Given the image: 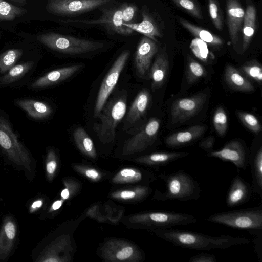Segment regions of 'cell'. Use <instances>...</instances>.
Here are the masks:
<instances>
[{"instance_id": "2e32d148", "label": "cell", "mask_w": 262, "mask_h": 262, "mask_svg": "<svg viewBox=\"0 0 262 262\" xmlns=\"http://www.w3.org/2000/svg\"><path fill=\"white\" fill-rule=\"evenodd\" d=\"M17 225L11 216H7L0 229V260L6 259L12 251L17 235Z\"/></svg>"}, {"instance_id": "603a6c76", "label": "cell", "mask_w": 262, "mask_h": 262, "mask_svg": "<svg viewBox=\"0 0 262 262\" xmlns=\"http://www.w3.org/2000/svg\"><path fill=\"white\" fill-rule=\"evenodd\" d=\"M250 156V155H249ZM253 191L262 198V146H259L248 156Z\"/></svg>"}, {"instance_id": "d4e9b609", "label": "cell", "mask_w": 262, "mask_h": 262, "mask_svg": "<svg viewBox=\"0 0 262 262\" xmlns=\"http://www.w3.org/2000/svg\"><path fill=\"white\" fill-rule=\"evenodd\" d=\"M256 11L255 6L248 4L245 12L243 23V50L246 51L251 41L256 29Z\"/></svg>"}, {"instance_id": "836d02e7", "label": "cell", "mask_w": 262, "mask_h": 262, "mask_svg": "<svg viewBox=\"0 0 262 262\" xmlns=\"http://www.w3.org/2000/svg\"><path fill=\"white\" fill-rule=\"evenodd\" d=\"M213 124L216 132L220 136H223L225 134L228 127V118L223 107H219L215 111Z\"/></svg>"}, {"instance_id": "7bdbcfd3", "label": "cell", "mask_w": 262, "mask_h": 262, "mask_svg": "<svg viewBox=\"0 0 262 262\" xmlns=\"http://www.w3.org/2000/svg\"><path fill=\"white\" fill-rule=\"evenodd\" d=\"M215 142V139L214 137L209 136L200 142L199 146L201 149L206 150L209 154L212 151V149Z\"/></svg>"}, {"instance_id": "f35d334b", "label": "cell", "mask_w": 262, "mask_h": 262, "mask_svg": "<svg viewBox=\"0 0 262 262\" xmlns=\"http://www.w3.org/2000/svg\"><path fill=\"white\" fill-rule=\"evenodd\" d=\"M118 176L121 178V181L125 182H136L142 178L141 172L129 168L122 169Z\"/></svg>"}, {"instance_id": "7a4b0ae2", "label": "cell", "mask_w": 262, "mask_h": 262, "mask_svg": "<svg viewBox=\"0 0 262 262\" xmlns=\"http://www.w3.org/2000/svg\"><path fill=\"white\" fill-rule=\"evenodd\" d=\"M160 177L165 183L166 191L162 192L156 190V200L186 202L200 198L202 189L199 183L184 170L180 169L170 174L161 173Z\"/></svg>"}, {"instance_id": "ee69618b", "label": "cell", "mask_w": 262, "mask_h": 262, "mask_svg": "<svg viewBox=\"0 0 262 262\" xmlns=\"http://www.w3.org/2000/svg\"><path fill=\"white\" fill-rule=\"evenodd\" d=\"M133 253V249L132 247L127 246L123 248L119 251L116 255V258L120 260H124L129 258Z\"/></svg>"}, {"instance_id": "bcb514c9", "label": "cell", "mask_w": 262, "mask_h": 262, "mask_svg": "<svg viewBox=\"0 0 262 262\" xmlns=\"http://www.w3.org/2000/svg\"><path fill=\"white\" fill-rule=\"evenodd\" d=\"M86 176L92 179H96L98 176L99 173L94 169H90L85 171Z\"/></svg>"}, {"instance_id": "3957f363", "label": "cell", "mask_w": 262, "mask_h": 262, "mask_svg": "<svg viewBox=\"0 0 262 262\" xmlns=\"http://www.w3.org/2000/svg\"><path fill=\"white\" fill-rule=\"evenodd\" d=\"M127 92H118L106 103L96 118L93 129L100 140L103 142L113 141L117 127L125 116L127 107Z\"/></svg>"}, {"instance_id": "44dd1931", "label": "cell", "mask_w": 262, "mask_h": 262, "mask_svg": "<svg viewBox=\"0 0 262 262\" xmlns=\"http://www.w3.org/2000/svg\"><path fill=\"white\" fill-rule=\"evenodd\" d=\"M150 101V94L146 89L141 91L135 98L128 113L126 124L127 127L133 126L138 122L145 114Z\"/></svg>"}, {"instance_id": "4316f807", "label": "cell", "mask_w": 262, "mask_h": 262, "mask_svg": "<svg viewBox=\"0 0 262 262\" xmlns=\"http://www.w3.org/2000/svg\"><path fill=\"white\" fill-rule=\"evenodd\" d=\"M179 22L181 24L189 31L192 35L213 47L220 46L223 44L222 38L210 32L199 27L186 19L180 18Z\"/></svg>"}, {"instance_id": "6da1fadb", "label": "cell", "mask_w": 262, "mask_h": 262, "mask_svg": "<svg viewBox=\"0 0 262 262\" xmlns=\"http://www.w3.org/2000/svg\"><path fill=\"white\" fill-rule=\"evenodd\" d=\"M154 232L159 237L177 246L196 250L226 249L234 245L250 243L247 238L226 234L212 236L197 232L170 228L156 229Z\"/></svg>"}, {"instance_id": "4dcf8cb0", "label": "cell", "mask_w": 262, "mask_h": 262, "mask_svg": "<svg viewBox=\"0 0 262 262\" xmlns=\"http://www.w3.org/2000/svg\"><path fill=\"white\" fill-rule=\"evenodd\" d=\"M27 10L0 0V22L14 20L27 13Z\"/></svg>"}, {"instance_id": "60d3db41", "label": "cell", "mask_w": 262, "mask_h": 262, "mask_svg": "<svg viewBox=\"0 0 262 262\" xmlns=\"http://www.w3.org/2000/svg\"><path fill=\"white\" fill-rule=\"evenodd\" d=\"M189 262H216V258L214 255L208 253H202L195 255L191 257Z\"/></svg>"}, {"instance_id": "ab89813d", "label": "cell", "mask_w": 262, "mask_h": 262, "mask_svg": "<svg viewBox=\"0 0 262 262\" xmlns=\"http://www.w3.org/2000/svg\"><path fill=\"white\" fill-rule=\"evenodd\" d=\"M56 168L55 154L54 151L50 150L48 152L46 163V170L49 179H51L53 177Z\"/></svg>"}, {"instance_id": "52a82bcc", "label": "cell", "mask_w": 262, "mask_h": 262, "mask_svg": "<svg viewBox=\"0 0 262 262\" xmlns=\"http://www.w3.org/2000/svg\"><path fill=\"white\" fill-rule=\"evenodd\" d=\"M114 0H48L46 9L58 16H70L84 13L113 3Z\"/></svg>"}, {"instance_id": "7402d4cb", "label": "cell", "mask_w": 262, "mask_h": 262, "mask_svg": "<svg viewBox=\"0 0 262 262\" xmlns=\"http://www.w3.org/2000/svg\"><path fill=\"white\" fill-rule=\"evenodd\" d=\"M224 77L227 85L233 90L243 92L254 91V87L248 78L230 64L226 67Z\"/></svg>"}, {"instance_id": "484cf974", "label": "cell", "mask_w": 262, "mask_h": 262, "mask_svg": "<svg viewBox=\"0 0 262 262\" xmlns=\"http://www.w3.org/2000/svg\"><path fill=\"white\" fill-rule=\"evenodd\" d=\"M188 153L182 151H161L151 154L142 158L143 162L148 165L161 167L167 165L179 159L188 156Z\"/></svg>"}, {"instance_id": "83f0119b", "label": "cell", "mask_w": 262, "mask_h": 262, "mask_svg": "<svg viewBox=\"0 0 262 262\" xmlns=\"http://www.w3.org/2000/svg\"><path fill=\"white\" fill-rule=\"evenodd\" d=\"M34 62L28 61L14 65L0 78L2 85L10 84L24 76L33 67Z\"/></svg>"}, {"instance_id": "d590c367", "label": "cell", "mask_w": 262, "mask_h": 262, "mask_svg": "<svg viewBox=\"0 0 262 262\" xmlns=\"http://www.w3.org/2000/svg\"><path fill=\"white\" fill-rule=\"evenodd\" d=\"M177 6L180 7L195 18L202 19V13L198 4L194 0H171Z\"/></svg>"}, {"instance_id": "7dc6e473", "label": "cell", "mask_w": 262, "mask_h": 262, "mask_svg": "<svg viewBox=\"0 0 262 262\" xmlns=\"http://www.w3.org/2000/svg\"><path fill=\"white\" fill-rule=\"evenodd\" d=\"M42 205V201L41 200H37L34 202L31 207H30V212H32L35 211L36 208H39L41 207Z\"/></svg>"}, {"instance_id": "4fadbf2b", "label": "cell", "mask_w": 262, "mask_h": 262, "mask_svg": "<svg viewBox=\"0 0 262 262\" xmlns=\"http://www.w3.org/2000/svg\"><path fill=\"white\" fill-rule=\"evenodd\" d=\"M158 50V47L152 39L144 36L140 41L135 56L136 70L140 77H145L149 72L152 59Z\"/></svg>"}, {"instance_id": "f546056e", "label": "cell", "mask_w": 262, "mask_h": 262, "mask_svg": "<svg viewBox=\"0 0 262 262\" xmlns=\"http://www.w3.org/2000/svg\"><path fill=\"white\" fill-rule=\"evenodd\" d=\"M73 136L75 143L81 151L89 156L95 157L96 152L93 141L83 128H77Z\"/></svg>"}, {"instance_id": "5b68a950", "label": "cell", "mask_w": 262, "mask_h": 262, "mask_svg": "<svg viewBox=\"0 0 262 262\" xmlns=\"http://www.w3.org/2000/svg\"><path fill=\"white\" fill-rule=\"evenodd\" d=\"M37 39L53 50L72 55L89 53L101 49L104 46L101 42L53 32L40 35Z\"/></svg>"}, {"instance_id": "9a60e30c", "label": "cell", "mask_w": 262, "mask_h": 262, "mask_svg": "<svg viewBox=\"0 0 262 262\" xmlns=\"http://www.w3.org/2000/svg\"><path fill=\"white\" fill-rule=\"evenodd\" d=\"M226 6L229 35L235 47L238 40V34L243 25L245 11L239 0H227Z\"/></svg>"}, {"instance_id": "f1b7e54d", "label": "cell", "mask_w": 262, "mask_h": 262, "mask_svg": "<svg viewBox=\"0 0 262 262\" xmlns=\"http://www.w3.org/2000/svg\"><path fill=\"white\" fill-rule=\"evenodd\" d=\"M207 71L198 61L190 56H187V62L186 66V78L189 84L195 83L200 78L206 76Z\"/></svg>"}, {"instance_id": "ffe728a7", "label": "cell", "mask_w": 262, "mask_h": 262, "mask_svg": "<svg viewBox=\"0 0 262 262\" xmlns=\"http://www.w3.org/2000/svg\"><path fill=\"white\" fill-rule=\"evenodd\" d=\"M82 67L76 64L53 70L36 80L31 84L33 88H40L53 85L71 77Z\"/></svg>"}, {"instance_id": "cb8c5ba5", "label": "cell", "mask_w": 262, "mask_h": 262, "mask_svg": "<svg viewBox=\"0 0 262 262\" xmlns=\"http://www.w3.org/2000/svg\"><path fill=\"white\" fill-rule=\"evenodd\" d=\"M15 104L24 110L30 117L43 119L52 113V108L46 103L33 99H19Z\"/></svg>"}, {"instance_id": "9c48e42d", "label": "cell", "mask_w": 262, "mask_h": 262, "mask_svg": "<svg viewBox=\"0 0 262 262\" xmlns=\"http://www.w3.org/2000/svg\"><path fill=\"white\" fill-rule=\"evenodd\" d=\"M207 96L206 93L200 92L190 97L176 100L171 107L172 123H184L195 116L203 108Z\"/></svg>"}, {"instance_id": "ac0fdd59", "label": "cell", "mask_w": 262, "mask_h": 262, "mask_svg": "<svg viewBox=\"0 0 262 262\" xmlns=\"http://www.w3.org/2000/svg\"><path fill=\"white\" fill-rule=\"evenodd\" d=\"M205 126L196 125L184 130L174 133L168 136L165 143L170 148H178L191 143L199 139L206 130Z\"/></svg>"}, {"instance_id": "d6a6232c", "label": "cell", "mask_w": 262, "mask_h": 262, "mask_svg": "<svg viewBox=\"0 0 262 262\" xmlns=\"http://www.w3.org/2000/svg\"><path fill=\"white\" fill-rule=\"evenodd\" d=\"M240 72L247 78L261 84L262 82V67L256 60H252L244 63L240 67Z\"/></svg>"}, {"instance_id": "d6986e66", "label": "cell", "mask_w": 262, "mask_h": 262, "mask_svg": "<svg viewBox=\"0 0 262 262\" xmlns=\"http://www.w3.org/2000/svg\"><path fill=\"white\" fill-rule=\"evenodd\" d=\"M169 70V62L165 51L159 53L150 69L151 89L155 92L161 88L165 83Z\"/></svg>"}, {"instance_id": "b9f144b4", "label": "cell", "mask_w": 262, "mask_h": 262, "mask_svg": "<svg viewBox=\"0 0 262 262\" xmlns=\"http://www.w3.org/2000/svg\"><path fill=\"white\" fill-rule=\"evenodd\" d=\"M254 234L255 235L254 242L255 244V252L258 259L261 262L262 260V230Z\"/></svg>"}, {"instance_id": "f6af8a7d", "label": "cell", "mask_w": 262, "mask_h": 262, "mask_svg": "<svg viewBox=\"0 0 262 262\" xmlns=\"http://www.w3.org/2000/svg\"><path fill=\"white\" fill-rule=\"evenodd\" d=\"M120 196L123 199H130L136 196V193L132 191L125 190L120 193Z\"/></svg>"}, {"instance_id": "c3c4849f", "label": "cell", "mask_w": 262, "mask_h": 262, "mask_svg": "<svg viewBox=\"0 0 262 262\" xmlns=\"http://www.w3.org/2000/svg\"><path fill=\"white\" fill-rule=\"evenodd\" d=\"M62 202L60 200H57L54 202L52 206V209L53 210H56L58 209L62 205Z\"/></svg>"}, {"instance_id": "30bf717a", "label": "cell", "mask_w": 262, "mask_h": 262, "mask_svg": "<svg viewBox=\"0 0 262 262\" xmlns=\"http://www.w3.org/2000/svg\"><path fill=\"white\" fill-rule=\"evenodd\" d=\"M160 127L159 119H150L138 133L128 139L125 150L128 152L142 151L152 145L157 139Z\"/></svg>"}, {"instance_id": "74e56055", "label": "cell", "mask_w": 262, "mask_h": 262, "mask_svg": "<svg viewBox=\"0 0 262 262\" xmlns=\"http://www.w3.org/2000/svg\"><path fill=\"white\" fill-rule=\"evenodd\" d=\"M123 22L132 23L137 11V7L135 4L124 3L121 5Z\"/></svg>"}, {"instance_id": "e575fe53", "label": "cell", "mask_w": 262, "mask_h": 262, "mask_svg": "<svg viewBox=\"0 0 262 262\" xmlns=\"http://www.w3.org/2000/svg\"><path fill=\"white\" fill-rule=\"evenodd\" d=\"M241 122L251 132L258 134L261 130V126L257 118L252 114L243 111H236Z\"/></svg>"}, {"instance_id": "1f68e13d", "label": "cell", "mask_w": 262, "mask_h": 262, "mask_svg": "<svg viewBox=\"0 0 262 262\" xmlns=\"http://www.w3.org/2000/svg\"><path fill=\"white\" fill-rule=\"evenodd\" d=\"M23 54V50L21 49H11L1 54L0 73H6L13 67Z\"/></svg>"}, {"instance_id": "f907efd6", "label": "cell", "mask_w": 262, "mask_h": 262, "mask_svg": "<svg viewBox=\"0 0 262 262\" xmlns=\"http://www.w3.org/2000/svg\"><path fill=\"white\" fill-rule=\"evenodd\" d=\"M11 1H13L14 2H17V3H25L26 1V0H11Z\"/></svg>"}, {"instance_id": "8992f818", "label": "cell", "mask_w": 262, "mask_h": 262, "mask_svg": "<svg viewBox=\"0 0 262 262\" xmlns=\"http://www.w3.org/2000/svg\"><path fill=\"white\" fill-rule=\"evenodd\" d=\"M0 148L11 161L31 171L32 160L28 151L18 141L8 121L1 115Z\"/></svg>"}, {"instance_id": "8d00e7d4", "label": "cell", "mask_w": 262, "mask_h": 262, "mask_svg": "<svg viewBox=\"0 0 262 262\" xmlns=\"http://www.w3.org/2000/svg\"><path fill=\"white\" fill-rule=\"evenodd\" d=\"M209 14L215 27L221 31L223 28L222 16L217 0H208Z\"/></svg>"}, {"instance_id": "ba28073f", "label": "cell", "mask_w": 262, "mask_h": 262, "mask_svg": "<svg viewBox=\"0 0 262 262\" xmlns=\"http://www.w3.org/2000/svg\"><path fill=\"white\" fill-rule=\"evenodd\" d=\"M130 52L123 51L117 57L111 68L105 76L101 83L96 99L94 117H97L116 86L120 74L121 73L127 60L129 57Z\"/></svg>"}, {"instance_id": "7c38bea8", "label": "cell", "mask_w": 262, "mask_h": 262, "mask_svg": "<svg viewBox=\"0 0 262 262\" xmlns=\"http://www.w3.org/2000/svg\"><path fill=\"white\" fill-rule=\"evenodd\" d=\"M101 16L96 20H75L70 22L81 23L85 24H102L105 25L109 32L120 35L128 36L132 34L134 30L123 25L121 5L116 8L102 9Z\"/></svg>"}, {"instance_id": "8fae6325", "label": "cell", "mask_w": 262, "mask_h": 262, "mask_svg": "<svg viewBox=\"0 0 262 262\" xmlns=\"http://www.w3.org/2000/svg\"><path fill=\"white\" fill-rule=\"evenodd\" d=\"M207 155L222 161L231 162L238 169L245 170L248 167L247 150L243 143L238 140H231L220 150L212 151Z\"/></svg>"}, {"instance_id": "681fc988", "label": "cell", "mask_w": 262, "mask_h": 262, "mask_svg": "<svg viewBox=\"0 0 262 262\" xmlns=\"http://www.w3.org/2000/svg\"><path fill=\"white\" fill-rule=\"evenodd\" d=\"M61 195L62 198L64 199H67L69 196V191L68 189H63L61 193Z\"/></svg>"}, {"instance_id": "277c9868", "label": "cell", "mask_w": 262, "mask_h": 262, "mask_svg": "<svg viewBox=\"0 0 262 262\" xmlns=\"http://www.w3.org/2000/svg\"><path fill=\"white\" fill-rule=\"evenodd\" d=\"M205 220L238 230H247L254 234L262 230V205L217 213Z\"/></svg>"}, {"instance_id": "e0dca14e", "label": "cell", "mask_w": 262, "mask_h": 262, "mask_svg": "<svg viewBox=\"0 0 262 262\" xmlns=\"http://www.w3.org/2000/svg\"><path fill=\"white\" fill-rule=\"evenodd\" d=\"M141 15L143 18L141 22L138 23H123V25L134 31L143 34L145 36L155 41H157L156 37H161L162 36L161 32L157 21L148 11L145 5L142 8Z\"/></svg>"}, {"instance_id": "5bb4252c", "label": "cell", "mask_w": 262, "mask_h": 262, "mask_svg": "<svg viewBox=\"0 0 262 262\" xmlns=\"http://www.w3.org/2000/svg\"><path fill=\"white\" fill-rule=\"evenodd\" d=\"M252 186L242 177L236 176L232 180L227 191L226 204L230 208L247 203L251 198Z\"/></svg>"}]
</instances>
